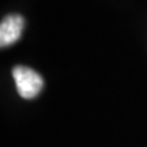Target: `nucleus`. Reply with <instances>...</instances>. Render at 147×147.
Segmentation results:
<instances>
[{"mask_svg": "<svg viewBox=\"0 0 147 147\" xmlns=\"http://www.w3.org/2000/svg\"><path fill=\"white\" fill-rule=\"evenodd\" d=\"M12 76L15 80L18 93L22 98H26V100L36 98L42 90L44 80H42L41 75L29 67L16 65L12 69Z\"/></svg>", "mask_w": 147, "mask_h": 147, "instance_id": "1", "label": "nucleus"}, {"mask_svg": "<svg viewBox=\"0 0 147 147\" xmlns=\"http://www.w3.org/2000/svg\"><path fill=\"white\" fill-rule=\"evenodd\" d=\"M25 27V18L18 14H11L3 18L0 25V45L10 47L19 40Z\"/></svg>", "mask_w": 147, "mask_h": 147, "instance_id": "2", "label": "nucleus"}]
</instances>
